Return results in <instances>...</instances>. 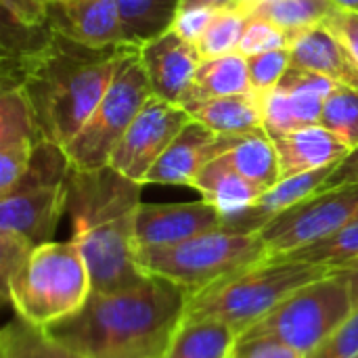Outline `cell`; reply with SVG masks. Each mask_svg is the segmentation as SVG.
Returning a JSON list of instances; mask_svg holds the SVG:
<instances>
[{
    "mask_svg": "<svg viewBox=\"0 0 358 358\" xmlns=\"http://www.w3.org/2000/svg\"><path fill=\"white\" fill-rule=\"evenodd\" d=\"M130 46H88L52 27L42 48L2 61V90L23 88L40 134L65 147L94 113Z\"/></svg>",
    "mask_w": 358,
    "mask_h": 358,
    "instance_id": "cell-1",
    "label": "cell"
},
{
    "mask_svg": "<svg viewBox=\"0 0 358 358\" xmlns=\"http://www.w3.org/2000/svg\"><path fill=\"white\" fill-rule=\"evenodd\" d=\"M187 300L182 287L149 275L120 292L90 294L73 317L48 331L86 358H164Z\"/></svg>",
    "mask_w": 358,
    "mask_h": 358,
    "instance_id": "cell-2",
    "label": "cell"
},
{
    "mask_svg": "<svg viewBox=\"0 0 358 358\" xmlns=\"http://www.w3.org/2000/svg\"><path fill=\"white\" fill-rule=\"evenodd\" d=\"M141 182L111 166L101 170L69 172L67 208L71 239L88 264L92 294L120 292L143 283L149 275L136 262V212Z\"/></svg>",
    "mask_w": 358,
    "mask_h": 358,
    "instance_id": "cell-3",
    "label": "cell"
},
{
    "mask_svg": "<svg viewBox=\"0 0 358 358\" xmlns=\"http://www.w3.org/2000/svg\"><path fill=\"white\" fill-rule=\"evenodd\" d=\"M334 268L327 266L271 256L201 292L189 294L185 321H218L239 336L275 310L294 292L323 279Z\"/></svg>",
    "mask_w": 358,
    "mask_h": 358,
    "instance_id": "cell-4",
    "label": "cell"
},
{
    "mask_svg": "<svg viewBox=\"0 0 358 358\" xmlns=\"http://www.w3.org/2000/svg\"><path fill=\"white\" fill-rule=\"evenodd\" d=\"M90 294L88 264L73 239L38 245L2 289L15 315L46 329L73 317Z\"/></svg>",
    "mask_w": 358,
    "mask_h": 358,
    "instance_id": "cell-5",
    "label": "cell"
},
{
    "mask_svg": "<svg viewBox=\"0 0 358 358\" xmlns=\"http://www.w3.org/2000/svg\"><path fill=\"white\" fill-rule=\"evenodd\" d=\"M266 258H271V252L260 233H233L224 229L174 245L136 248V262L147 275L172 281L187 294L201 292Z\"/></svg>",
    "mask_w": 358,
    "mask_h": 358,
    "instance_id": "cell-6",
    "label": "cell"
},
{
    "mask_svg": "<svg viewBox=\"0 0 358 358\" xmlns=\"http://www.w3.org/2000/svg\"><path fill=\"white\" fill-rule=\"evenodd\" d=\"M71 164L61 145L40 136L21 178L0 195V233L38 248L48 243L67 208Z\"/></svg>",
    "mask_w": 358,
    "mask_h": 358,
    "instance_id": "cell-7",
    "label": "cell"
},
{
    "mask_svg": "<svg viewBox=\"0 0 358 358\" xmlns=\"http://www.w3.org/2000/svg\"><path fill=\"white\" fill-rule=\"evenodd\" d=\"M153 96L138 46H130L122 57L115 76L84 128L63 147L73 170L88 172L109 166L117 143Z\"/></svg>",
    "mask_w": 358,
    "mask_h": 358,
    "instance_id": "cell-8",
    "label": "cell"
},
{
    "mask_svg": "<svg viewBox=\"0 0 358 358\" xmlns=\"http://www.w3.org/2000/svg\"><path fill=\"white\" fill-rule=\"evenodd\" d=\"M355 310L346 281L331 271L323 279L294 292L243 334L277 338L306 357L342 323H346Z\"/></svg>",
    "mask_w": 358,
    "mask_h": 358,
    "instance_id": "cell-9",
    "label": "cell"
},
{
    "mask_svg": "<svg viewBox=\"0 0 358 358\" xmlns=\"http://www.w3.org/2000/svg\"><path fill=\"white\" fill-rule=\"evenodd\" d=\"M358 220V185L323 187L298 206L273 218L262 231L271 256L321 241Z\"/></svg>",
    "mask_w": 358,
    "mask_h": 358,
    "instance_id": "cell-10",
    "label": "cell"
},
{
    "mask_svg": "<svg viewBox=\"0 0 358 358\" xmlns=\"http://www.w3.org/2000/svg\"><path fill=\"white\" fill-rule=\"evenodd\" d=\"M189 122L191 115L182 105L151 96L117 143L109 166L122 176L145 185L149 170Z\"/></svg>",
    "mask_w": 358,
    "mask_h": 358,
    "instance_id": "cell-11",
    "label": "cell"
},
{
    "mask_svg": "<svg viewBox=\"0 0 358 358\" xmlns=\"http://www.w3.org/2000/svg\"><path fill=\"white\" fill-rule=\"evenodd\" d=\"M241 136L216 134L201 122H191L178 132L170 147L149 170L145 185L193 187L197 174L216 157L231 151Z\"/></svg>",
    "mask_w": 358,
    "mask_h": 358,
    "instance_id": "cell-12",
    "label": "cell"
},
{
    "mask_svg": "<svg viewBox=\"0 0 358 358\" xmlns=\"http://www.w3.org/2000/svg\"><path fill=\"white\" fill-rule=\"evenodd\" d=\"M222 214L206 199L187 203H141L136 212V248L174 245L222 229Z\"/></svg>",
    "mask_w": 358,
    "mask_h": 358,
    "instance_id": "cell-13",
    "label": "cell"
},
{
    "mask_svg": "<svg viewBox=\"0 0 358 358\" xmlns=\"http://www.w3.org/2000/svg\"><path fill=\"white\" fill-rule=\"evenodd\" d=\"M138 55L153 96L180 105L203 61L197 46L180 38L174 29H166L141 44Z\"/></svg>",
    "mask_w": 358,
    "mask_h": 358,
    "instance_id": "cell-14",
    "label": "cell"
},
{
    "mask_svg": "<svg viewBox=\"0 0 358 358\" xmlns=\"http://www.w3.org/2000/svg\"><path fill=\"white\" fill-rule=\"evenodd\" d=\"M40 136L23 88H4L0 94V195L21 178Z\"/></svg>",
    "mask_w": 358,
    "mask_h": 358,
    "instance_id": "cell-15",
    "label": "cell"
},
{
    "mask_svg": "<svg viewBox=\"0 0 358 358\" xmlns=\"http://www.w3.org/2000/svg\"><path fill=\"white\" fill-rule=\"evenodd\" d=\"M48 23L63 36L88 46L124 44L120 0H69L50 4Z\"/></svg>",
    "mask_w": 358,
    "mask_h": 358,
    "instance_id": "cell-16",
    "label": "cell"
},
{
    "mask_svg": "<svg viewBox=\"0 0 358 358\" xmlns=\"http://www.w3.org/2000/svg\"><path fill=\"white\" fill-rule=\"evenodd\" d=\"M287 48L294 67L321 73L342 86L358 88L357 61L325 23L289 34Z\"/></svg>",
    "mask_w": 358,
    "mask_h": 358,
    "instance_id": "cell-17",
    "label": "cell"
},
{
    "mask_svg": "<svg viewBox=\"0 0 358 358\" xmlns=\"http://www.w3.org/2000/svg\"><path fill=\"white\" fill-rule=\"evenodd\" d=\"M334 168L336 166L304 172V174L289 176V178H281L273 189L262 193V197L254 206H250L248 210H243L237 216L227 218L222 222V229L233 231V233H260L273 218H277L285 210L298 206L306 197L321 191L325 187L329 174L334 172Z\"/></svg>",
    "mask_w": 358,
    "mask_h": 358,
    "instance_id": "cell-18",
    "label": "cell"
},
{
    "mask_svg": "<svg viewBox=\"0 0 358 358\" xmlns=\"http://www.w3.org/2000/svg\"><path fill=\"white\" fill-rule=\"evenodd\" d=\"M273 141L279 153L281 178L336 166L352 151L340 136L321 124L298 128Z\"/></svg>",
    "mask_w": 358,
    "mask_h": 358,
    "instance_id": "cell-19",
    "label": "cell"
},
{
    "mask_svg": "<svg viewBox=\"0 0 358 358\" xmlns=\"http://www.w3.org/2000/svg\"><path fill=\"white\" fill-rule=\"evenodd\" d=\"M191 189L199 191L201 199L212 203L224 220L241 214L262 197V191L241 176L224 155L212 159L197 174Z\"/></svg>",
    "mask_w": 358,
    "mask_h": 358,
    "instance_id": "cell-20",
    "label": "cell"
},
{
    "mask_svg": "<svg viewBox=\"0 0 358 358\" xmlns=\"http://www.w3.org/2000/svg\"><path fill=\"white\" fill-rule=\"evenodd\" d=\"M262 94L241 92L231 96H220L212 101L197 103L187 107L189 115L195 122H201L216 134L243 136L262 128Z\"/></svg>",
    "mask_w": 358,
    "mask_h": 358,
    "instance_id": "cell-21",
    "label": "cell"
},
{
    "mask_svg": "<svg viewBox=\"0 0 358 358\" xmlns=\"http://www.w3.org/2000/svg\"><path fill=\"white\" fill-rule=\"evenodd\" d=\"M250 90L252 84H250L248 59L239 52H233L218 59H203L180 105L187 109L203 101L241 94Z\"/></svg>",
    "mask_w": 358,
    "mask_h": 358,
    "instance_id": "cell-22",
    "label": "cell"
},
{
    "mask_svg": "<svg viewBox=\"0 0 358 358\" xmlns=\"http://www.w3.org/2000/svg\"><path fill=\"white\" fill-rule=\"evenodd\" d=\"M224 157L241 176H245L262 193H266L281 180L279 153L275 141L264 130L243 134L237 145L224 153Z\"/></svg>",
    "mask_w": 358,
    "mask_h": 358,
    "instance_id": "cell-23",
    "label": "cell"
},
{
    "mask_svg": "<svg viewBox=\"0 0 358 358\" xmlns=\"http://www.w3.org/2000/svg\"><path fill=\"white\" fill-rule=\"evenodd\" d=\"M0 358H86L46 327H38L15 315L0 334Z\"/></svg>",
    "mask_w": 358,
    "mask_h": 358,
    "instance_id": "cell-24",
    "label": "cell"
},
{
    "mask_svg": "<svg viewBox=\"0 0 358 358\" xmlns=\"http://www.w3.org/2000/svg\"><path fill=\"white\" fill-rule=\"evenodd\" d=\"M235 331L218 321H185L176 329L164 358H224Z\"/></svg>",
    "mask_w": 358,
    "mask_h": 358,
    "instance_id": "cell-25",
    "label": "cell"
},
{
    "mask_svg": "<svg viewBox=\"0 0 358 358\" xmlns=\"http://www.w3.org/2000/svg\"><path fill=\"white\" fill-rule=\"evenodd\" d=\"M336 86L338 84L334 80L294 65H289V69L277 84V88L287 94L296 111V117L302 126L319 124L325 101Z\"/></svg>",
    "mask_w": 358,
    "mask_h": 358,
    "instance_id": "cell-26",
    "label": "cell"
},
{
    "mask_svg": "<svg viewBox=\"0 0 358 358\" xmlns=\"http://www.w3.org/2000/svg\"><path fill=\"white\" fill-rule=\"evenodd\" d=\"M180 0H120L122 42L145 44L170 29Z\"/></svg>",
    "mask_w": 358,
    "mask_h": 358,
    "instance_id": "cell-27",
    "label": "cell"
},
{
    "mask_svg": "<svg viewBox=\"0 0 358 358\" xmlns=\"http://www.w3.org/2000/svg\"><path fill=\"white\" fill-rule=\"evenodd\" d=\"M281 258L317 264V266H327V268H340L344 264H350V262L358 260V220L350 222L342 231H338L321 241H315L310 245L281 254Z\"/></svg>",
    "mask_w": 358,
    "mask_h": 358,
    "instance_id": "cell-28",
    "label": "cell"
},
{
    "mask_svg": "<svg viewBox=\"0 0 358 358\" xmlns=\"http://www.w3.org/2000/svg\"><path fill=\"white\" fill-rule=\"evenodd\" d=\"M336 4L331 0H273L258 6L252 15H260L287 34L325 23L334 13Z\"/></svg>",
    "mask_w": 358,
    "mask_h": 358,
    "instance_id": "cell-29",
    "label": "cell"
},
{
    "mask_svg": "<svg viewBox=\"0 0 358 358\" xmlns=\"http://www.w3.org/2000/svg\"><path fill=\"white\" fill-rule=\"evenodd\" d=\"M248 19H250V15L237 10V8L216 10L208 29L195 44L201 59H218V57L237 52Z\"/></svg>",
    "mask_w": 358,
    "mask_h": 358,
    "instance_id": "cell-30",
    "label": "cell"
},
{
    "mask_svg": "<svg viewBox=\"0 0 358 358\" xmlns=\"http://www.w3.org/2000/svg\"><path fill=\"white\" fill-rule=\"evenodd\" d=\"M319 124L340 136L350 149L358 147V88L338 84L325 101Z\"/></svg>",
    "mask_w": 358,
    "mask_h": 358,
    "instance_id": "cell-31",
    "label": "cell"
},
{
    "mask_svg": "<svg viewBox=\"0 0 358 358\" xmlns=\"http://www.w3.org/2000/svg\"><path fill=\"white\" fill-rule=\"evenodd\" d=\"M245 59H248L252 92L262 94V96L277 88V84L281 82V78L292 65L289 48H277V50L260 52L254 57H245Z\"/></svg>",
    "mask_w": 358,
    "mask_h": 358,
    "instance_id": "cell-32",
    "label": "cell"
},
{
    "mask_svg": "<svg viewBox=\"0 0 358 358\" xmlns=\"http://www.w3.org/2000/svg\"><path fill=\"white\" fill-rule=\"evenodd\" d=\"M287 46H289V34L285 29H281L279 25H275L273 21L260 15H250L237 52L243 57H254L260 52L287 48Z\"/></svg>",
    "mask_w": 358,
    "mask_h": 358,
    "instance_id": "cell-33",
    "label": "cell"
},
{
    "mask_svg": "<svg viewBox=\"0 0 358 358\" xmlns=\"http://www.w3.org/2000/svg\"><path fill=\"white\" fill-rule=\"evenodd\" d=\"M224 358H304V355L271 336L239 334Z\"/></svg>",
    "mask_w": 358,
    "mask_h": 358,
    "instance_id": "cell-34",
    "label": "cell"
},
{
    "mask_svg": "<svg viewBox=\"0 0 358 358\" xmlns=\"http://www.w3.org/2000/svg\"><path fill=\"white\" fill-rule=\"evenodd\" d=\"M304 358H358V308Z\"/></svg>",
    "mask_w": 358,
    "mask_h": 358,
    "instance_id": "cell-35",
    "label": "cell"
},
{
    "mask_svg": "<svg viewBox=\"0 0 358 358\" xmlns=\"http://www.w3.org/2000/svg\"><path fill=\"white\" fill-rule=\"evenodd\" d=\"M214 15H216V10H212V8H180V10H176L170 29H174L180 38L197 44V40L203 36V31L208 29Z\"/></svg>",
    "mask_w": 358,
    "mask_h": 358,
    "instance_id": "cell-36",
    "label": "cell"
},
{
    "mask_svg": "<svg viewBox=\"0 0 358 358\" xmlns=\"http://www.w3.org/2000/svg\"><path fill=\"white\" fill-rule=\"evenodd\" d=\"M4 13L23 25L40 27L48 23V2L46 0H0Z\"/></svg>",
    "mask_w": 358,
    "mask_h": 358,
    "instance_id": "cell-37",
    "label": "cell"
},
{
    "mask_svg": "<svg viewBox=\"0 0 358 358\" xmlns=\"http://www.w3.org/2000/svg\"><path fill=\"white\" fill-rule=\"evenodd\" d=\"M325 25L342 40V44L348 48L358 65V10L336 8V13L325 21Z\"/></svg>",
    "mask_w": 358,
    "mask_h": 358,
    "instance_id": "cell-38",
    "label": "cell"
},
{
    "mask_svg": "<svg viewBox=\"0 0 358 358\" xmlns=\"http://www.w3.org/2000/svg\"><path fill=\"white\" fill-rule=\"evenodd\" d=\"M338 185H358V147L352 149L342 162L336 164L334 172L325 182V187H338Z\"/></svg>",
    "mask_w": 358,
    "mask_h": 358,
    "instance_id": "cell-39",
    "label": "cell"
},
{
    "mask_svg": "<svg viewBox=\"0 0 358 358\" xmlns=\"http://www.w3.org/2000/svg\"><path fill=\"white\" fill-rule=\"evenodd\" d=\"M348 285V292H350V298H352V304L355 308H358V260L350 262V264H344L340 268H334Z\"/></svg>",
    "mask_w": 358,
    "mask_h": 358,
    "instance_id": "cell-40",
    "label": "cell"
},
{
    "mask_svg": "<svg viewBox=\"0 0 358 358\" xmlns=\"http://www.w3.org/2000/svg\"><path fill=\"white\" fill-rule=\"evenodd\" d=\"M237 0H180V8H212V10H224V8H235Z\"/></svg>",
    "mask_w": 358,
    "mask_h": 358,
    "instance_id": "cell-41",
    "label": "cell"
},
{
    "mask_svg": "<svg viewBox=\"0 0 358 358\" xmlns=\"http://www.w3.org/2000/svg\"><path fill=\"white\" fill-rule=\"evenodd\" d=\"M266 2H273V0H237L235 2V8L241 10V13H245V15H252L258 6H262Z\"/></svg>",
    "mask_w": 358,
    "mask_h": 358,
    "instance_id": "cell-42",
    "label": "cell"
},
{
    "mask_svg": "<svg viewBox=\"0 0 358 358\" xmlns=\"http://www.w3.org/2000/svg\"><path fill=\"white\" fill-rule=\"evenodd\" d=\"M342 10H358V0H331Z\"/></svg>",
    "mask_w": 358,
    "mask_h": 358,
    "instance_id": "cell-43",
    "label": "cell"
},
{
    "mask_svg": "<svg viewBox=\"0 0 358 358\" xmlns=\"http://www.w3.org/2000/svg\"><path fill=\"white\" fill-rule=\"evenodd\" d=\"M48 4H63V2H69V0H46Z\"/></svg>",
    "mask_w": 358,
    "mask_h": 358,
    "instance_id": "cell-44",
    "label": "cell"
}]
</instances>
